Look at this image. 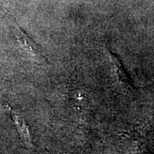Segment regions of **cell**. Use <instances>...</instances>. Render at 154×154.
<instances>
[{"label":"cell","mask_w":154,"mask_h":154,"mask_svg":"<svg viewBox=\"0 0 154 154\" xmlns=\"http://www.w3.org/2000/svg\"><path fill=\"white\" fill-rule=\"evenodd\" d=\"M13 32L19 49L25 58L40 65L48 63V59L45 54L44 49L31 36H29L24 29L15 23Z\"/></svg>","instance_id":"1"},{"label":"cell","mask_w":154,"mask_h":154,"mask_svg":"<svg viewBox=\"0 0 154 154\" xmlns=\"http://www.w3.org/2000/svg\"><path fill=\"white\" fill-rule=\"evenodd\" d=\"M105 52H107L110 65V79L114 88L124 94H133L134 91V87L133 86V83L125 71V69L118 56L114 53L106 45H105Z\"/></svg>","instance_id":"2"},{"label":"cell","mask_w":154,"mask_h":154,"mask_svg":"<svg viewBox=\"0 0 154 154\" xmlns=\"http://www.w3.org/2000/svg\"><path fill=\"white\" fill-rule=\"evenodd\" d=\"M5 107L7 110L9 111V113L11 114L14 124L17 127V131L19 133L21 140L27 146L31 147L32 146V137H31V134L29 131L28 124L26 123V122L24 121V119L22 116L16 112V110L12 109V107L9 104H5Z\"/></svg>","instance_id":"3"}]
</instances>
